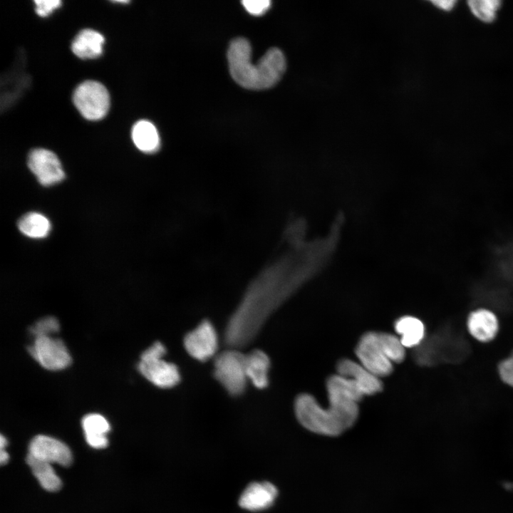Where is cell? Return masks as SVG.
<instances>
[{"mask_svg":"<svg viewBox=\"0 0 513 513\" xmlns=\"http://www.w3.org/2000/svg\"><path fill=\"white\" fill-rule=\"evenodd\" d=\"M278 496L276 487L269 482H254L242 493L239 506L247 510L257 512L271 507Z\"/></svg>","mask_w":513,"mask_h":513,"instance_id":"4fadbf2b","label":"cell"},{"mask_svg":"<svg viewBox=\"0 0 513 513\" xmlns=\"http://www.w3.org/2000/svg\"><path fill=\"white\" fill-rule=\"evenodd\" d=\"M244 360V354L238 348L231 347L214 358V377L234 397L243 394L247 388L248 379Z\"/></svg>","mask_w":513,"mask_h":513,"instance_id":"5b68a950","label":"cell"},{"mask_svg":"<svg viewBox=\"0 0 513 513\" xmlns=\"http://www.w3.org/2000/svg\"><path fill=\"white\" fill-rule=\"evenodd\" d=\"M59 330V323L57 319L52 316L40 319L31 328L35 338L40 336H50V334L56 333Z\"/></svg>","mask_w":513,"mask_h":513,"instance_id":"cb8c5ba5","label":"cell"},{"mask_svg":"<svg viewBox=\"0 0 513 513\" xmlns=\"http://www.w3.org/2000/svg\"><path fill=\"white\" fill-rule=\"evenodd\" d=\"M82 427L88 444L95 449L107 447L108 440L107 433L110 430L108 420L97 413L88 414L82 420Z\"/></svg>","mask_w":513,"mask_h":513,"instance_id":"ac0fdd59","label":"cell"},{"mask_svg":"<svg viewBox=\"0 0 513 513\" xmlns=\"http://www.w3.org/2000/svg\"><path fill=\"white\" fill-rule=\"evenodd\" d=\"M252 48L244 38L232 40L227 51L229 72L239 86L252 90L266 89L276 84L286 70L285 57L279 48H271L256 65L251 61Z\"/></svg>","mask_w":513,"mask_h":513,"instance_id":"3957f363","label":"cell"},{"mask_svg":"<svg viewBox=\"0 0 513 513\" xmlns=\"http://www.w3.org/2000/svg\"><path fill=\"white\" fill-rule=\"evenodd\" d=\"M19 230L31 238H43L51 229L48 219L37 212H29L24 215L18 222Z\"/></svg>","mask_w":513,"mask_h":513,"instance_id":"44dd1931","label":"cell"},{"mask_svg":"<svg viewBox=\"0 0 513 513\" xmlns=\"http://www.w3.org/2000/svg\"><path fill=\"white\" fill-rule=\"evenodd\" d=\"M73 100L81 114L90 120L103 118L110 105L107 89L95 81H86L78 85L74 90Z\"/></svg>","mask_w":513,"mask_h":513,"instance_id":"52a82bcc","label":"cell"},{"mask_svg":"<svg viewBox=\"0 0 513 513\" xmlns=\"http://www.w3.org/2000/svg\"><path fill=\"white\" fill-rule=\"evenodd\" d=\"M26 461L38 480L41 486L49 492H56L61 487L62 483L51 467V464L35 458L28 453Z\"/></svg>","mask_w":513,"mask_h":513,"instance_id":"ffe728a7","label":"cell"},{"mask_svg":"<svg viewBox=\"0 0 513 513\" xmlns=\"http://www.w3.org/2000/svg\"><path fill=\"white\" fill-rule=\"evenodd\" d=\"M297 227L286 233L288 247L248 286L224 331L228 347L252 342L269 317L326 262L332 245L325 237L306 240Z\"/></svg>","mask_w":513,"mask_h":513,"instance_id":"6da1fadb","label":"cell"},{"mask_svg":"<svg viewBox=\"0 0 513 513\" xmlns=\"http://www.w3.org/2000/svg\"><path fill=\"white\" fill-rule=\"evenodd\" d=\"M469 333L475 340L488 343L495 338L499 328L496 314L487 309H477L470 313L467 319Z\"/></svg>","mask_w":513,"mask_h":513,"instance_id":"5bb4252c","label":"cell"},{"mask_svg":"<svg viewBox=\"0 0 513 513\" xmlns=\"http://www.w3.org/2000/svg\"><path fill=\"white\" fill-rule=\"evenodd\" d=\"M28 351L41 366L48 370H61L68 367L71 362V356L63 342L51 336L35 338Z\"/></svg>","mask_w":513,"mask_h":513,"instance_id":"9c48e42d","label":"cell"},{"mask_svg":"<svg viewBox=\"0 0 513 513\" xmlns=\"http://www.w3.org/2000/svg\"><path fill=\"white\" fill-rule=\"evenodd\" d=\"M7 445V440L5 437H4L3 435H1L0 437V448L1 449H5L6 446Z\"/></svg>","mask_w":513,"mask_h":513,"instance_id":"f546056e","label":"cell"},{"mask_svg":"<svg viewBox=\"0 0 513 513\" xmlns=\"http://www.w3.org/2000/svg\"><path fill=\"white\" fill-rule=\"evenodd\" d=\"M474 16L484 22H492L502 2L499 0H470L467 2Z\"/></svg>","mask_w":513,"mask_h":513,"instance_id":"603a6c76","label":"cell"},{"mask_svg":"<svg viewBox=\"0 0 513 513\" xmlns=\"http://www.w3.org/2000/svg\"><path fill=\"white\" fill-rule=\"evenodd\" d=\"M36 12L42 17L47 16L61 5L59 0H35Z\"/></svg>","mask_w":513,"mask_h":513,"instance_id":"4316f807","label":"cell"},{"mask_svg":"<svg viewBox=\"0 0 513 513\" xmlns=\"http://www.w3.org/2000/svg\"><path fill=\"white\" fill-rule=\"evenodd\" d=\"M497 371L501 380L513 388V351L498 364Z\"/></svg>","mask_w":513,"mask_h":513,"instance_id":"d4e9b609","label":"cell"},{"mask_svg":"<svg viewBox=\"0 0 513 513\" xmlns=\"http://www.w3.org/2000/svg\"><path fill=\"white\" fill-rule=\"evenodd\" d=\"M355 353L358 362L380 378L390 375L393 371V363L385 353L379 331L363 333L356 346Z\"/></svg>","mask_w":513,"mask_h":513,"instance_id":"8992f818","label":"cell"},{"mask_svg":"<svg viewBox=\"0 0 513 513\" xmlns=\"http://www.w3.org/2000/svg\"><path fill=\"white\" fill-rule=\"evenodd\" d=\"M394 329L405 348H416L424 341L425 327L416 316L405 315L394 322Z\"/></svg>","mask_w":513,"mask_h":513,"instance_id":"9a60e30c","label":"cell"},{"mask_svg":"<svg viewBox=\"0 0 513 513\" xmlns=\"http://www.w3.org/2000/svg\"><path fill=\"white\" fill-rule=\"evenodd\" d=\"M326 388V406L311 394L301 393L295 399L294 412L299 423L310 432L337 436L356 422L364 395L351 379L337 373L327 378Z\"/></svg>","mask_w":513,"mask_h":513,"instance_id":"7a4b0ae2","label":"cell"},{"mask_svg":"<svg viewBox=\"0 0 513 513\" xmlns=\"http://www.w3.org/2000/svg\"><path fill=\"white\" fill-rule=\"evenodd\" d=\"M245 370L248 380L254 387L263 389L269 384L270 359L261 350L255 349L245 355Z\"/></svg>","mask_w":513,"mask_h":513,"instance_id":"2e32d148","label":"cell"},{"mask_svg":"<svg viewBox=\"0 0 513 513\" xmlns=\"http://www.w3.org/2000/svg\"><path fill=\"white\" fill-rule=\"evenodd\" d=\"M115 2H118V3H128V2H129V1H120V0H119V1H115Z\"/></svg>","mask_w":513,"mask_h":513,"instance_id":"4dcf8cb0","label":"cell"},{"mask_svg":"<svg viewBox=\"0 0 513 513\" xmlns=\"http://www.w3.org/2000/svg\"><path fill=\"white\" fill-rule=\"evenodd\" d=\"M166 353L165 346L156 341L142 352L138 365L140 373L157 387L170 388L181 380L178 367L162 358Z\"/></svg>","mask_w":513,"mask_h":513,"instance_id":"277c9868","label":"cell"},{"mask_svg":"<svg viewBox=\"0 0 513 513\" xmlns=\"http://www.w3.org/2000/svg\"><path fill=\"white\" fill-rule=\"evenodd\" d=\"M9 456L5 449H1L0 451V462L1 465H5L9 460Z\"/></svg>","mask_w":513,"mask_h":513,"instance_id":"f1b7e54d","label":"cell"},{"mask_svg":"<svg viewBox=\"0 0 513 513\" xmlns=\"http://www.w3.org/2000/svg\"><path fill=\"white\" fill-rule=\"evenodd\" d=\"M132 139L142 152L152 153L160 147V137L155 125L147 120L138 121L132 128Z\"/></svg>","mask_w":513,"mask_h":513,"instance_id":"d6986e66","label":"cell"},{"mask_svg":"<svg viewBox=\"0 0 513 513\" xmlns=\"http://www.w3.org/2000/svg\"><path fill=\"white\" fill-rule=\"evenodd\" d=\"M28 166L38 181L44 186L59 182L65 177L58 157L48 150H32L28 155Z\"/></svg>","mask_w":513,"mask_h":513,"instance_id":"30bf717a","label":"cell"},{"mask_svg":"<svg viewBox=\"0 0 513 513\" xmlns=\"http://www.w3.org/2000/svg\"><path fill=\"white\" fill-rule=\"evenodd\" d=\"M28 454L51 464L58 463L63 466H69L72 462V453L66 444L43 435H36L32 439Z\"/></svg>","mask_w":513,"mask_h":513,"instance_id":"8fae6325","label":"cell"},{"mask_svg":"<svg viewBox=\"0 0 513 513\" xmlns=\"http://www.w3.org/2000/svg\"><path fill=\"white\" fill-rule=\"evenodd\" d=\"M246 10L252 15L260 16L270 7L269 0H244L242 1Z\"/></svg>","mask_w":513,"mask_h":513,"instance_id":"484cf974","label":"cell"},{"mask_svg":"<svg viewBox=\"0 0 513 513\" xmlns=\"http://www.w3.org/2000/svg\"><path fill=\"white\" fill-rule=\"evenodd\" d=\"M337 374L351 379L364 396H370L382 391L383 385L377 377L358 361L342 358L336 364Z\"/></svg>","mask_w":513,"mask_h":513,"instance_id":"7c38bea8","label":"cell"},{"mask_svg":"<svg viewBox=\"0 0 513 513\" xmlns=\"http://www.w3.org/2000/svg\"><path fill=\"white\" fill-rule=\"evenodd\" d=\"M431 2L435 6H437V8H439L442 10L450 11L455 6V4H456L457 1L455 0H445V1L435 0V1H431Z\"/></svg>","mask_w":513,"mask_h":513,"instance_id":"83f0119b","label":"cell"},{"mask_svg":"<svg viewBox=\"0 0 513 513\" xmlns=\"http://www.w3.org/2000/svg\"><path fill=\"white\" fill-rule=\"evenodd\" d=\"M379 338L386 356L393 363H400L405 360V348L397 335L379 331Z\"/></svg>","mask_w":513,"mask_h":513,"instance_id":"7402d4cb","label":"cell"},{"mask_svg":"<svg viewBox=\"0 0 513 513\" xmlns=\"http://www.w3.org/2000/svg\"><path fill=\"white\" fill-rule=\"evenodd\" d=\"M104 41V37L98 31L83 29L73 39L71 50L81 58H97L102 54Z\"/></svg>","mask_w":513,"mask_h":513,"instance_id":"e0dca14e","label":"cell"},{"mask_svg":"<svg viewBox=\"0 0 513 513\" xmlns=\"http://www.w3.org/2000/svg\"><path fill=\"white\" fill-rule=\"evenodd\" d=\"M183 344L190 356L205 362L216 355L219 345L217 332L212 323L204 319L185 336Z\"/></svg>","mask_w":513,"mask_h":513,"instance_id":"ba28073f","label":"cell"}]
</instances>
